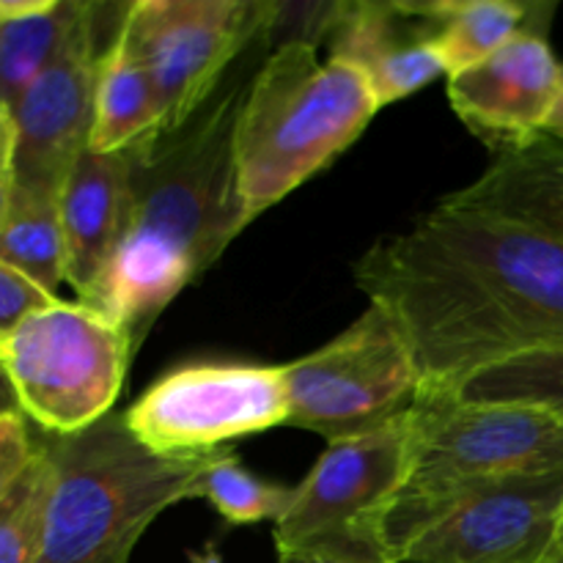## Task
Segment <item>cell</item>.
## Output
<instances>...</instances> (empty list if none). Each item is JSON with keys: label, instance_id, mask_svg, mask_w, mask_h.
<instances>
[{"label": "cell", "instance_id": "6da1fadb", "mask_svg": "<svg viewBox=\"0 0 563 563\" xmlns=\"http://www.w3.org/2000/svg\"><path fill=\"white\" fill-rule=\"evenodd\" d=\"M355 286L394 319L421 372V399L563 344V242L438 201L357 258Z\"/></svg>", "mask_w": 563, "mask_h": 563}, {"label": "cell", "instance_id": "7a4b0ae2", "mask_svg": "<svg viewBox=\"0 0 563 563\" xmlns=\"http://www.w3.org/2000/svg\"><path fill=\"white\" fill-rule=\"evenodd\" d=\"M247 82L214 93L174 135L137 143L124 240L88 308L143 344L159 313L251 223L234 165V121Z\"/></svg>", "mask_w": 563, "mask_h": 563}, {"label": "cell", "instance_id": "3957f363", "mask_svg": "<svg viewBox=\"0 0 563 563\" xmlns=\"http://www.w3.org/2000/svg\"><path fill=\"white\" fill-rule=\"evenodd\" d=\"M379 102L355 66L319 60L317 44L286 38L242 93L234 165L253 220L328 168L363 135Z\"/></svg>", "mask_w": 563, "mask_h": 563}, {"label": "cell", "instance_id": "277c9868", "mask_svg": "<svg viewBox=\"0 0 563 563\" xmlns=\"http://www.w3.org/2000/svg\"><path fill=\"white\" fill-rule=\"evenodd\" d=\"M44 443L53 493L36 563H130L163 511L198 498V478L218 454H157L115 412Z\"/></svg>", "mask_w": 563, "mask_h": 563}, {"label": "cell", "instance_id": "5b68a950", "mask_svg": "<svg viewBox=\"0 0 563 563\" xmlns=\"http://www.w3.org/2000/svg\"><path fill=\"white\" fill-rule=\"evenodd\" d=\"M563 467V418L531 405L421 399L405 484L385 520L390 563L462 500L522 473Z\"/></svg>", "mask_w": 563, "mask_h": 563}, {"label": "cell", "instance_id": "8992f818", "mask_svg": "<svg viewBox=\"0 0 563 563\" xmlns=\"http://www.w3.org/2000/svg\"><path fill=\"white\" fill-rule=\"evenodd\" d=\"M412 423L416 407L372 432L328 443L275 522L280 559L390 563L385 520L410 465Z\"/></svg>", "mask_w": 563, "mask_h": 563}, {"label": "cell", "instance_id": "52a82bcc", "mask_svg": "<svg viewBox=\"0 0 563 563\" xmlns=\"http://www.w3.org/2000/svg\"><path fill=\"white\" fill-rule=\"evenodd\" d=\"M132 355L126 330L82 302L55 300L0 344V374L22 416L66 438L113 412Z\"/></svg>", "mask_w": 563, "mask_h": 563}, {"label": "cell", "instance_id": "ba28073f", "mask_svg": "<svg viewBox=\"0 0 563 563\" xmlns=\"http://www.w3.org/2000/svg\"><path fill=\"white\" fill-rule=\"evenodd\" d=\"M289 427L328 443L372 432L421 401V372L394 319L368 306L344 333L286 363Z\"/></svg>", "mask_w": 563, "mask_h": 563}, {"label": "cell", "instance_id": "9c48e42d", "mask_svg": "<svg viewBox=\"0 0 563 563\" xmlns=\"http://www.w3.org/2000/svg\"><path fill=\"white\" fill-rule=\"evenodd\" d=\"M264 0H141L119 31L152 80L163 135H174L214 97L231 60L275 27Z\"/></svg>", "mask_w": 563, "mask_h": 563}, {"label": "cell", "instance_id": "30bf717a", "mask_svg": "<svg viewBox=\"0 0 563 563\" xmlns=\"http://www.w3.org/2000/svg\"><path fill=\"white\" fill-rule=\"evenodd\" d=\"M124 421L157 454H214L231 440L289 423L284 366L187 363L148 385Z\"/></svg>", "mask_w": 563, "mask_h": 563}, {"label": "cell", "instance_id": "8fae6325", "mask_svg": "<svg viewBox=\"0 0 563 563\" xmlns=\"http://www.w3.org/2000/svg\"><path fill=\"white\" fill-rule=\"evenodd\" d=\"M99 11L102 5L75 0V14L58 53L16 102V187L60 192L66 174L88 148L102 58L97 49Z\"/></svg>", "mask_w": 563, "mask_h": 563}, {"label": "cell", "instance_id": "7c38bea8", "mask_svg": "<svg viewBox=\"0 0 563 563\" xmlns=\"http://www.w3.org/2000/svg\"><path fill=\"white\" fill-rule=\"evenodd\" d=\"M563 511V467L522 473L462 500L401 563H542Z\"/></svg>", "mask_w": 563, "mask_h": 563}, {"label": "cell", "instance_id": "4fadbf2b", "mask_svg": "<svg viewBox=\"0 0 563 563\" xmlns=\"http://www.w3.org/2000/svg\"><path fill=\"white\" fill-rule=\"evenodd\" d=\"M563 88V64L537 20L482 64L449 77V99L462 124L498 154L544 135Z\"/></svg>", "mask_w": 563, "mask_h": 563}, {"label": "cell", "instance_id": "5bb4252c", "mask_svg": "<svg viewBox=\"0 0 563 563\" xmlns=\"http://www.w3.org/2000/svg\"><path fill=\"white\" fill-rule=\"evenodd\" d=\"M330 58L363 71L379 108L427 88L445 75L434 47V25L412 3H333L328 25Z\"/></svg>", "mask_w": 563, "mask_h": 563}, {"label": "cell", "instance_id": "9a60e30c", "mask_svg": "<svg viewBox=\"0 0 563 563\" xmlns=\"http://www.w3.org/2000/svg\"><path fill=\"white\" fill-rule=\"evenodd\" d=\"M137 143L119 154L93 148L77 157L60 187V223L66 242V284L86 306L97 291L115 247L124 240L135 192Z\"/></svg>", "mask_w": 563, "mask_h": 563}, {"label": "cell", "instance_id": "2e32d148", "mask_svg": "<svg viewBox=\"0 0 563 563\" xmlns=\"http://www.w3.org/2000/svg\"><path fill=\"white\" fill-rule=\"evenodd\" d=\"M440 201L495 214L563 242V141L539 135L498 154L478 179Z\"/></svg>", "mask_w": 563, "mask_h": 563}, {"label": "cell", "instance_id": "e0dca14e", "mask_svg": "<svg viewBox=\"0 0 563 563\" xmlns=\"http://www.w3.org/2000/svg\"><path fill=\"white\" fill-rule=\"evenodd\" d=\"M157 135H163V119L152 80L124 33L115 27V36L99 58L88 148L99 154H119Z\"/></svg>", "mask_w": 563, "mask_h": 563}, {"label": "cell", "instance_id": "ac0fdd59", "mask_svg": "<svg viewBox=\"0 0 563 563\" xmlns=\"http://www.w3.org/2000/svg\"><path fill=\"white\" fill-rule=\"evenodd\" d=\"M412 5L434 25V47L449 77L482 64L537 22L531 20L537 9L515 0H432Z\"/></svg>", "mask_w": 563, "mask_h": 563}, {"label": "cell", "instance_id": "d6986e66", "mask_svg": "<svg viewBox=\"0 0 563 563\" xmlns=\"http://www.w3.org/2000/svg\"><path fill=\"white\" fill-rule=\"evenodd\" d=\"M58 196L60 192L14 185L9 212L0 225V262L53 297H60L58 289L66 284V242Z\"/></svg>", "mask_w": 563, "mask_h": 563}, {"label": "cell", "instance_id": "ffe728a7", "mask_svg": "<svg viewBox=\"0 0 563 563\" xmlns=\"http://www.w3.org/2000/svg\"><path fill=\"white\" fill-rule=\"evenodd\" d=\"M460 399L544 407L563 418V344L511 357L462 385Z\"/></svg>", "mask_w": 563, "mask_h": 563}, {"label": "cell", "instance_id": "44dd1931", "mask_svg": "<svg viewBox=\"0 0 563 563\" xmlns=\"http://www.w3.org/2000/svg\"><path fill=\"white\" fill-rule=\"evenodd\" d=\"M75 0H58L53 11L27 20H0V99L11 108L36 82L69 31Z\"/></svg>", "mask_w": 563, "mask_h": 563}, {"label": "cell", "instance_id": "7402d4cb", "mask_svg": "<svg viewBox=\"0 0 563 563\" xmlns=\"http://www.w3.org/2000/svg\"><path fill=\"white\" fill-rule=\"evenodd\" d=\"M198 498L209 500L212 509L231 526H251L262 520L278 522L295 504L297 487L264 482L234 454L218 451L198 478Z\"/></svg>", "mask_w": 563, "mask_h": 563}, {"label": "cell", "instance_id": "603a6c76", "mask_svg": "<svg viewBox=\"0 0 563 563\" xmlns=\"http://www.w3.org/2000/svg\"><path fill=\"white\" fill-rule=\"evenodd\" d=\"M49 493H53V460L47 443L14 489L0 500V563H36L44 537Z\"/></svg>", "mask_w": 563, "mask_h": 563}, {"label": "cell", "instance_id": "cb8c5ba5", "mask_svg": "<svg viewBox=\"0 0 563 563\" xmlns=\"http://www.w3.org/2000/svg\"><path fill=\"white\" fill-rule=\"evenodd\" d=\"M38 454L27 418L20 410H0V500L20 484Z\"/></svg>", "mask_w": 563, "mask_h": 563}, {"label": "cell", "instance_id": "d4e9b609", "mask_svg": "<svg viewBox=\"0 0 563 563\" xmlns=\"http://www.w3.org/2000/svg\"><path fill=\"white\" fill-rule=\"evenodd\" d=\"M55 300H60V297L47 295L36 284H31L25 275L0 262V344L9 339V333L22 319L53 306Z\"/></svg>", "mask_w": 563, "mask_h": 563}, {"label": "cell", "instance_id": "484cf974", "mask_svg": "<svg viewBox=\"0 0 563 563\" xmlns=\"http://www.w3.org/2000/svg\"><path fill=\"white\" fill-rule=\"evenodd\" d=\"M14 152H16L14 108L0 99V168L14 170Z\"/></svg>", "mask_w": 563, "mask_h": 563}, {"label": "cell", "instance_id": "4316f807", "mask_svg": "<svg viewBox=\"0 0 563 563\" xmlns=\"http://www.w3.org/2000/svg\"><path fill=\"white\" fill-rule=\"evenodd\" d=\"M58 0H0V20H27V16L47 14Z\"/></svg>", "mask_w": 563, "mask_h": 563}, {"label": "cell", "instance_id": "83f0119b", "mask_svg": "<svg viewBox=\"0 0 563 563\" xmlns=\"http://www.w3.org/2000/svg\"><path fill=\"white\" fill-rule=\"evenodd\" d=\"M11 192H14V170L0 168V225H3L5 212H9Z\"/></svg>", "mask_w": 563, "mask_h": 563}, {"label": "cell", "instance_id": "f1b7e54d", "mask_svg": "<svg viewBox=\"0 0 563 563\" xmlns=\"http://www.w3.org/2000/svg\"><path fill=\"white\" fill-rule=\"evenodd\" d=\"M544 135L559 137V141H563V88H561V93H559V102H555L553 113H550L548 126H544Z\"/></svg>", "mask_w": 563, "mask_h": 563}, {"label": "cell", "instance_id": "f546056e", "mask_svg": "<svg viewBox=\"0 0 563 563\" xmlns=\"http://www.w3.org/2000/svg\"><path fill=\"white\" fill-rule=\"evenodd\" d=\"M542 563H563V511H561L559 528H555L553 544H550L548 555H544V561H542Z\"/></svg>", "mask_w": 563, "mask_h": 563}, {"label": "cell", "instance_id": "4dcf8cb0", "mask_svg": "<svg viewBox=\"0 0 563 563\" xmlns=\"http://www.w3.org/2000/svg\"><path fill=\"white\" fill-rule=\"evenodd\" d=\"M190 563H223V559H220V550L214 544H207L201 553H190Z\"/></svg>", "mask_w": 563, "mask_h": 563}, {"label": "cell", "instance_id": "1f68e13d", "mask_svg": "<svg viewBox=\"0 0 563 563\" xmlns=\"http://www.w3.org/2000/svg\"><path fill=\"white\" fill-rule=\"evenodd\" d=\"M278 563H341V561H324V559H280Z\"/></svg>", "mask_w": 563, "mask_h": 563}]
</instances>
